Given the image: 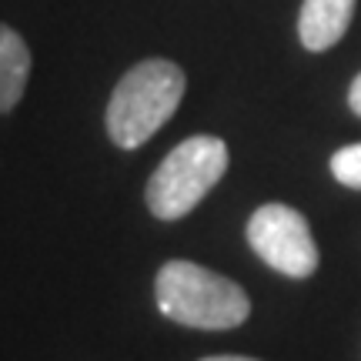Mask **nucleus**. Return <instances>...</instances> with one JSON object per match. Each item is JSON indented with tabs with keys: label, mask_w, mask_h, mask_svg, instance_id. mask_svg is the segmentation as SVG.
I'll return each mask as SVG.
<instances>
[{
	"label": "nucleus",
	"mask_w": 361,
	"mask_h": 361,
	"mask_svg": "<svg viewBox=\"0 0 361 361\" xmlns=\"http://www.w3.org/2000/svg\"><path fill=\"white\" fill-rule=\"evenodd\" d=\"M30 78V51L13 27H0V111L7 114L24 97Z\"/></svg>",
	"instance_id": "423d86ee"
},
{
	"label": "nucleus",
	"mask_w": 361,
	"mask_h": 361,
	"mask_svg": "<svg viewBox=\"0 0 361 361\" xmlns=\"http://www.w3.org/2000/svg\"><path fill=\"white\" fill-rule=\"evenodd\" d=\"M201 361H258V358H245V355H211V358Z\"/></svg>",
	"instance_id": "1a4fd4ad"
},
{
	"label": "nucleus",
	"mask_w": 361,
	"mask_h": 361,
	"mask_svg": "<svg viewBox=\"0 0 361 361\" xmlns=\"http://www.w3.org/2000/svg\"><path fill=\"white\" fill-rule=\"evenodd\" d=\"M247 245L268 268L284 278H311L318 271V245L311 238L308 218L291 204L271 201L247 218Z\"/></svg>",
	"instance_id": "20e7f679"
},
{
	"label": "nucleus",
	"mask_w": 361,
	"mask_h": 361,
	"mask_svg": "<svg viewBox=\"0 0 361 361\" xmlns=\"http://www.w3.org/2000/svg\"><path fill=\"white\" fill-rule=\"evenodd\" d=\"M331 174H335L338 184L361 191V141L348 144V147H341V151L331 154Z\"/></svg>",
	"instance_id": "0eeeda50"
},
{
	"label": "nucleus",
	"mask_w": 361,
	"mask_h": 361,
	"mask_svg": "<svg viewBox=\"0 0 361 361\" xmlns=\"http://www.w3.org/2000/svg\"><path fill=\"white\" fill-rule=\"evenodd\" d=\"M358 0H305L298 13V37L308 51L322 54L335 47L348 34V24L355 17Z\"/></svg>",
	"instance_id": "39448f33"
},
{
	"label": "nucleus",
	"mask_w": 361,
	"mask_h": 361,
	"mask_svg": "<svg viewBox=\"0 0 361 361\" xmlns=\"http://www.w3.org/2000/svg\"><path fill=\"white\" fill-rule=\"evenodd\" d=\"M228 161H231L228 144L214 134H194L180 141L154 168L144 188L147 211L157 221L188 218L211 194V188L228 174Z\"/></svg>",
	"instance_id": "7ed1b4c3"
},
{
	"label": "nucleus",
	"mask_w": 361,
	"mask_h": 361,
	"mask_svg": "<svg viewBox=\"0 0 361 361\" xmlns=\"http://www.w3.org/2000/svg\"><path fill=\"white\" fill-rule=\"evenodd\" d=\"M348 107L361 117V74L351 80V87H348Z\"/></svg>",
	"instance_id": "6e6552de"
},
{
	"label": "nucleus",
	"mask_w": 361,
	"mask_h": 361,
	"mask_svg": "<svg viewBox=\"0 0 361 361\" xmlns=\"http://www.w3.org/2000/svg\"><path fill=\"white\" fill-rule=\"evenodd\" d=\"M157 311L184 328L228 331L247 322L251 298L238 281L194 261H164L154 278Z\"/></svg>",
	"instance_id": "f257e3e1"
},
{
	"label": "nucleus",
	"mask_w": 361,
	"mask_h": 361,
	"mask_svg": "<svg viewBox=\"0 0 361 361\" xmlns=\"http://www.w3.org/2000/svg\"><path fill=\"white\" fill-rule=\"evenodd\" d=\"M188 78L174 61L147 57L117 80L107 101V134L121 151H134L168 124L184 97Z\"/></svg>",
	"instance_id": "f03ea898"
}]
</instances>
